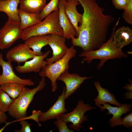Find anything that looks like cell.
<instances>
[{
    "mask_svg": "<svg viewBox=\"0 0 132 132\" xmlns=\"http://www.w3.org/2000/svg\"><path fill=\"white\" fill-rule=\"evenodd\" d=\"M113 5L119 10H123L128 5L130 0H111Z\"/></svg>",
    "mask_w": 132,
    "mask_h": 132,
    "instance_id": "obj_28",
    "label": "cell"
},
{
    "mask_svg": "<svg viewBox=\"0 0 132 132\" xmlns=\"http://www.w3.org/2000/svg\"><path fill=\"white\" fill-rule=\"evenodd\" d=\"M94 84L98 93L97 96L94 100L96 106L99 107L106 103L114 105L117 107L121 106V104L117 100L115 95L108 89L102 87L100 82L95 81Z\"/></svg>",
    "mask_w": 132,
    "mask_h": 132,
    "instance_id": "obj_17",
    "label": "cell"
},
{
    "mask_svg": "<svg viewBox=\"0 0 132 132\" xmlns=\"http://www.w3.org/2000/svg\"><path fill=\"white\" fill-rule=\"evenodd\" d=\"M93 77H81L77 73H70L67 70L62 73L57 80L63 81L65 85V98L66 99L73 94L85 80Z\"/></svg>",
    "mask_w": 132,
    "mask_h": 132,
    "instance_id": "obj_10",
    "label": "cell"
},
{
    "mask_svg": "<svg viewBox=\"0 0 132 132\" xmlns=\"http://www.w3.org/2000/svg\"><path fill=\"white\" fill-rule=\"evenodd\" d=\"M77 0L83 12L78 37L71 36L72 43L74 46L81 48L83 52L97 49L105 42L114 18L104 14V9L99 6L96 0Z\"/></svg>",
    "mask_w": 132,
    "mask_h": 132,
    "instance_id": "obj_1",
    "label": "cell"
},
{
    "mask_svg": "<svg viewBox=\"0 0 132 132\" xmlns=\"http://www.w3.org/2000/svg\"><path fill=\"white\" fill-rule=\"evenodd\" d=\"M0 66L1 67L2 71L0 76V85L12 82L22 83L28 86L34 85V82L31 79H22L17 76L13 71L11 63L5 61L2 53L0 54Z\"/></svg>",
    "mask_w": 132,
    "mask_h": 132,
    "instance_id": "obj_8",
    "label": "cell"
},
{
    "mask_svg": "<svg viewBox=\"0 0 132 132\" xmlns=\"http://www.w3.org/2000/svg\"><path fill=\"white\" fill-rule=\"evenodd\" d=\"M19 123L21 125V129L19 130H16V132H31V126L32 124H30L25 120H22L20 121Z\"/></svg>",
    "mask_w": 132,
    "mask_h": 132,
    "instance_id": "obj_30",
    "label": "cell"
},
{
    "mask_svg": "<svg viewBox=\"0 0 132 132\" xmlns=\"http://www.w3.org/2000/svg\"><path fill=\"white\" fill-rule=\"evenodd\" d=\"M20 0H0V12L7 15L8 21L20 25V21L18 14V6Z\"/></svg>",
    "mask_w": 132,
    "mask_h": 132,
    "instance_id": "obj_16",
    "label": "cell"
},
{
    "mask_svg": "<svg viewBox=\"0 0 132 132\" xmlns=\"http://www.w3.org/2000/svg\"><path fill=\"white\" fill-rule=\"evenodd\" d=\"M120 20L119 18L113 29L110 37L107 42L104 43L97 49L86 52H82L79 55L80 56L84 57L82 62H86L87 64H89L93 60L99 59L100 60V62L97 65V68L100 69L104 63L109 60L128 57L127 55L125 54L122 50L118 49L115 46L113 41L115 29L118 24Z\"/></svg>",
    "mask_w": 132,
    "mask_h": 132,
    "instance_id": "obj_2",
    "label": "cell"
},
{
    "mask_svg": "<svg viewBox=\"0 0 132 132\" xmlns=\"http://www.w3.org/2000/svg\"><path fill=\"white\" fill-rule=\"evenodd\" d=\"M41 112L40 110L37 111L35 110H33L32 112V115L29 117H26L23 119V120L26 119H31L35 121L38 124L39 126H41V125L39 121V115Z\"/></svg>",
    "mask_w": 132,
    "mask_h": 132,
    "instance_id": "obj_31",
    "label": "cell"
},
{
    "mask_svg": "<svg viewBox=\"0 0 132 132\" xmlns=\"http://www.w3.org/2000/svg\"><path fill=\"white\" fill-rule=\"evenodd\" d=\"M80 4L77 0H66L64 5L65 11L75 28L77 35L79 30V23H81L82 14L77 10V6Z\"/></svg>",
    "mask_w": 132,
    "mask_h": 132,
    "instance_id": "obj_18",
    "label": "cell"
},
{
    "mask_svg": "<svg viewBox=\"0 0 132 132\" xmlns=\"http://www.w3.org/2000/svg\"><path fill=\"white\" fill-rule=\"evenodd\" d=\"M65 91L66 88L64 86L61 94L58 96L53 105L47 111L41 112L39 117V122H45L50 120L59 118L62 115L67 112L65 107Z\"/></svg>",
    "mask_w": 132,
    "mask_h": 132,
    "instance_id": "obj_12",
    "label": "cell"
},
{
    "mask_svg": "<svg viewBox=\"0 0 132 132\" xmlns=\"http://www.w3.org/2000/svg\"><path fill=\"white\" fill-rule=\"evenodd\" d=\"M132 104L126 103L121 104L120 107H114L111 106L109 104L106 103L103 106H99L100 110L104 111L105 109L108 111L106 114H112L113 116L109 121L110 126L113 127L118 125L120 126L121 117L124 114L130 112L131 110Z\"/></svg>",
    "mask_w": 132,
    "mask_h": 132,
    "instance_id": "obj_13",
    "label": "cell"
},
{
    "mask_svg": "<svg viewBox=\"0 0 132 132\" xmlns=\"http://www.w3.org/2000/svg\"><path fill=\"white\" fill-rule=\"evenodd\" d=\"M18 14L20 21L21 29H25L31 27L41 22L40 14L28 13L20 9Z\"/></svg>",
    "mask_w": 132,
    "mask_h": 132,
    "instance_id": "obj_22",
    "label": "cell"
},
{
    "mask_svg": "<svg viewBox=\"0 0 132 132\" xmlns=\"http://www.w3.org/2000/svg\"><path fill=\"white\" fill-rule=\"evenodd\" d=\"M123 95L125 96V97L123 98L124 99H132V92L128 91L124 94Z\"/></svg>",
    "mask_w": 132,
    "mask_h": 132,
    "instance_id": "obj_34",
    "label": "cell"
},
{
    "mask_svg": "<svg viewBox=\"0 0 132 132\" xmlns=\"http://www.w3.org/2000/svg\"><path fill=\"white\" fill-rule=\"evenodd\" d=\"M121 124L127 128L132 127V113L126 116L123 118H121Z\"/></svg>",
    "mask_w": 132,
    "mask_h": 132,
    "instance_id": "obj_29",
    "label": "cell"
},
{
    "mask_svg": "<svg viewBox=\"0 0 132 132\" xmlns=\"http://www.w3.org/2000/svg\"><path fill=\"white\" fill-rule=\"evenodd\" d=\"M50 52V51L48 50L42 55H36L31 60L25 62L22 66L18 64L15 67L16 71L20 73H39L46 65V62L44 59L48 56Z\"/></svg>",
    "mask_w": 132,
    "mask_h": 132,
    "instance_id": "obj_14",
    "label": "cell"
},
{
    "mask_svg": "<svg viewBox=\"0 0 132 132\" xmlns=\"http://www.w3.org/2000/svg\"><path fill=\"white\" fill-rule=\"evenodd\" d=\"M23 31L20 25L7 22L0 29V49H8L21 39Z\"/></svg>",
    "mask_w": 132,
    "mask_h": 132,
    "instance_id": "obj_7",
    "label": "cell"
},
{
    "mask_svg": "<svg viewBox=\"0 0 132 132\" xmlns=\"http://www.w3.org/2000/svg\"><path fill=\"white\" fill-rule=\"evenodd\" d=\"M46 1V0H20L19 9L28 13L40 14Z\"/></svg>",
    "mask_w": 132,
    "mask_h": 132,
    "instance_id": "obj_20",
    "label": "cell"
},
{
    "mask_svg": "<svg viewBox=\"0 0 132 132\" xmlns=\"http://www.w3.org/2000/svg\"><path fill=\"white\" fill-rule=\"evenodd\" d=\"M122 17L128 24H132V0L130 1L127 7L123 10Z\"/></svg>",
    "mask_w": 132,
    "mask_h": 132,
    "instance_id": "obj_26",
    "label": "cell"
},
{
    "mask_svg": "<svg viewBox=\"0 0 132 132\" xmlns=\"http://www.w3.org/2000/svg\"><path fill=\"white\" fill-rule=\"evenodd\" d=\"M0 75H1V74H0Z\"/></svg>",
    "mask_w": 132,
    "mask_h": 132,
    "instance_id": "obj_35",
    "label": "cell"
},
{
    "mask_svg": "<svg viewBox=\"0 0 132 132\" xmlns=\"http://www.w3.org/2000/svg\"><path fill=\"white\" fill-rule=\"evenodd\" d=\"M66 0H60L58 3L59 18L60 24L63 31V37L66 39H70L72 36L77 37L78 35L76 30L64 10Z\"/></svg>",
    "mask_w": 132,
    "mask_h": 132,
    "instance_id": "obj_15",
    "label": "cell"
},
{
    "mask_svg": "<svg viewBox=\"0 0 132 132\" xmlns=\"http://www.w3.org/2000/svg\"><path fill=\"white\" fill-rule=\"evenodd\" d=\"M54 122V124L58 128L59 132H73V130L68 128L67 123L59 118L56 119Z\"/></svg>",
    "mask_w": 132,
    "mask_h": 132,
    "instance_id": "obj_27",
    "label": "cell"
},
{
    "mask_svg": "<svg viewBox=\"0 0 132 132\" xmlns=\"http://www.w3.org/2000/svg\"><path fill=\"white\" fill-rule=\"evenodd\" d=\"M36 55L24 43L19 44L10 49L6 53V58L8 61L19 64L32 59Z\"/></svg>",
    "mask_w": 132,
    "mask_h": 132,
    "instance_id": "obj_11",
    "label": "cell"
},
{
    "mask_svg": "<svg viewBox=\"0 0 132 132\" xmlns=\"http://www.w3.org/2000/svg\"><path fill=\"white\" fill-rule=\"evenodd\" d=\"M130 84H126L125 86L123 87V88L129 92H132V83L131 80Z\"/></svg>",
    "mask_w": 132,
    "mask_h": 132,
    "instance_id": "obj_33",
    "label": "cell"
},
{
    "mask_svg": "<svg viewBox=\"0 0 132 132\" xmlns=\"http://www.w3.org/2000/svg\"><path fill=\"white\" fill-rule=\"evenodd\" d=\"M45 86V78L42 77L36 87L31 89L24 87L19 95L14 100L8 111L9 115L15 119L16 121H19L26 117L27 109L35 95L44 88Z\"/></svg>",
    "mask_w": 132,
    "mask_h": 132,
    "instance_id": "obj_4",
    "label": "cell"
},
{
    "mask_svg": "<svg viewBox=\"0 0 132 132\" xmlns=\"http://www.w3.org/2000/svg\"><path fill=\"white\" fill-rule=\"evenodd\" d=\"M26 86L24 84L18 83H10L0 85V88L14 100L19 95Z\"/></svg>",
    "mask_w": 132,
    "mask_h": 132,
    "instance_id": "obj_23",
    "label": "cell"
},
{
    "mask_svg": "<svg viewBox=\"0 0 132 132\" xmlns=\"http://www.w3.org/2000/svg\"><path fill=\"white\" fill-rule=\"evenodd\" d=\"M60 0H51L46 4L40 14V19L42 21L53 11L59 10L58 3Z\"/></svg>",
    "mask_w": 132,
    "mask_h": 132,
    "instance_id": "obj_25",
    "label": "cell"
},
{
    "mask_svg": "<svg viewBox=\"0 0 132 132\" xmlns=\"http://www.w3.org/2000/svg\"><path fill=\"white\" fill-rule=\"evenodd\" d=\"M14 100L0 88V109L2 111L4 112L8 111Z\"/></svg>",
    "mask_w": 132,
    "mask_h": 132,
    "instance_id": "obj_24",
    "label": "cell"
},
{
    "mask_svg": "<svg viewBox=\"0 0 132 132\" xmlns=\"http://www.w3.org/2000/svg\"><path fill=\"white\" fill-rule=\"evenodd\" d=\"M95 109V107H92L88 104H85L83 100L80 99L73 111L68 113L63 114L59 118L66 123L71 122L72 124L69 125V128L79 132L80 131V128H83L82 124L88 120L87 117L84 115L85 113Z\"/></svg>",
    "mask_w": 132,
    "mask_h": 132,
    "instance_id": "obj_6",
    "label": "cell"
},
{
    "mask_svg": "<svg viewBox=\"0 0 132 132\" xmlns=\"http://www.w3.org/2000/svg\"><path fill=\"white\" fill-rule=\"evenodd\" d=\"M44 21L23 30L21 39L25 41L34 36L54 34L63 36V31L59 23V10L46 17Z\"/></svg>",
    "mask_w": 132,
    "mask_h": 132,
    "instance_id": "obj_3",
    "label": "cell"
},
{
    "mask_svg": "<svg viewBox=\"0 0 132 132\" xmlns=\"http://www.w3.org/2000/svg\"><path fill=\"white\" fill-rule=\"evenodd\" d=\"M25 43L33 49L36 55H42V48L48 45L47 35L31 36L25 41Z\"/></svg>",
    "mask_w": 132,
    "mask_h": 132,
    "instance_id": "obj_21",
    "label": "cell"
},
{
    "mask_svg": "<svg viewBox=\"0 0 132 132\" xmlns=\"http://www.w3.org/2000/svg\"><path fill=\"white\" fill-rule=\"evenodd\" d=\"M113 41L115 46L119 49L129 44L132 41V30L129 27L122 26L115 30Z\"/></svg>",
    "mask_w": 132,
    "mask_h": 132,
    "instance_id": "obj_19",
    "label": "cell"
},
{
    "mask_svg": "<svg viewBox=\"0 0 132 132\" xmlns=\"http://www.w3.org/2000/svg\"><path fill=\"white\" fill-rule=\"evenodd\" d=\"M7 116L4 112L0 109V124L6 123L7 122Z\"/></svg>",
    "mask_w": 132,
    "mask_h": 132,
    "instance_id": "obj_32",
    "label": "cell"
},
{
    "mask_svg": "<svg viewBox=\"0 0 132 132\" xmlns=\"http://www.w3.org/2000/svg\"><path fill=\"white\" fill-rule=\"evenodd\" d=\"M77 52L74 46L68 48L63 57L60 59L49 64H46L39 73L42 77H47L51 80L52 89L55 91L57 88L56 81L60 75L65 71L68 70L69 63L70 60L76 55Z\"/></svg>",
    "mask_w": 132,
    "mask_h": 132,
    "instance_id": "obj_5",
    "label": "cell"
},
{
    "mask_svg": "<svg viewBox=\"0 0 132 132\" xmlns=\"http://www.w3.org/2000/svg\"><path fill=\"white\" fill-rule=\"evenodd\" d=\"M48 45L52 51V56L46 58V64L53 63L60 59L65 55L68 48L65 44L66 39L60 35L50 34L47 35Z\"/></svg>",
    "mask_w": 132,
    "mask_h": 132,
    "instance_id": "obj_9",
    "label": "cell"
}]
</instances>
